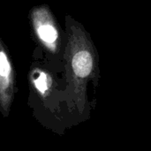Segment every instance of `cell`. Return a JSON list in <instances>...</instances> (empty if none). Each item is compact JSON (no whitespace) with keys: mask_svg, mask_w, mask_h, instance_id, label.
Here are the masks:
<instances>
[{"mask_svg":"<svg viewBox=\"0 0 151 151\" xmlns=\"http://www.w3.org/2000/svg\"><path fill=\"white\" fill-rule=\"evenodd\" d=\"M18 93L16 70L7 45L0 36V113L8 118Z\"/></svg>","mask_w":151,"mask_h":151,"instance_id":"4","label":"cell"},{"mask_svg":"<svg viewBox=\"0 0 151 151\" xmlns=\"http://www.w3.org/2000/svg\"><path fill=\"white\" fill-rule=\"evenodd\" d=\"M66 43L63 56L65 101L69 113L83 115L87 86L97 72L98 54L89 33L70 14L65 17Z\"/></svg>","mask_w":151,"mask_h":151,"instance_id":"1","label":"cell"},{"mask_svg":"<svg viewBox=\"0 0 151 151\" xmlns=\"http://www.w3.org/2000/svg\"><path fill=\"white\" fill-rule=\"evenodd\" d=\"M27 105L35 119L47 129L57 130L62 104H66L65 87H60L55 68L35 51L27 72Z\"/></svg>","mask_w":151,"mask_h":151,"instance_id":"2","label":"cell"},{"mask_svg":"<svg viewBox=\"0 0 151 151\" xmlns=\"http://www.w3.org/2000/svg\"><path fill=\"white\" fill-rule=\"evenodd\" d=\"M30 33L36 47L34 51L42 56L53 68L58 60L63 64L66 35L50 5H34L27 14Z\"/></svg>","mask_w":151,"mask_h":151,"instance_id":"3","label":"cell"}]
</instances>
